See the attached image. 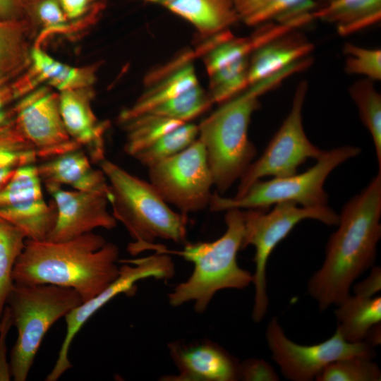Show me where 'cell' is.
Wrapping results in <instances>:
<instances>
[{"mask_svg":"<svg viewBox=\"0 0 381 381\" xmlns=\"http://www.w3.org/2000/svg\"><path fill=\"white\" fill-rule=\"evenodd\" d=\"M98 164L109 183L112 214L133 240L128 246L131 254L144 251L157 239L186 241L187 214L170 208L150 182L106 158Z\"/></svg>","mask_w":381,"mask_h":381,"instance_id":"5b68a950","label":"cell"},{"mask_svg":"<svg viewBox=\"0 0 381 381\" xmlns=\"http://www.w3.org/2000/svg\"><path fill=\"white\" fill-rule=\"evenodd\" d=\"M373 358L353 356L327 365L317 376V381H380L381 371Z\"/></svg>","mask_w":381,"mask_h":381,"instance_id":"836d02e7","label":"cell"},{"mask_svg":"<svg viewBox=\"0 0 381 381\" xmlns=\"http://www.w3.org/2000/svg\"><path fill=\"white\" fill-rule=\"evenodd\" d=\"M381 170L339 214L337 230L328 240L321 267L310 278L308 291L320 311L338 305L351 284L373 266L381 237Z\"/></svg>","mask_w":381,"mask_h":381,"instance_id":"6da1fadb","label":"cell"},{"mask_svg":"<svg viewBox=\"0 0 381 381\" xmlns=\"http://www.w3.org/2000/svg\"><path fill=\"white\" fill-rule=\"evenodd\" d=\"M238 18L248 26L268 23L292 25L298 29L314 20L315 0H233Z\"/></svg>","mask_w":381,"mask_h":381,"instance_id":"44dd1931","label":"cell"},{"mask_svg":"<svg viewBox=\"0 0 381 381\" xmlns=\"http://www.w3.org/2000/svg\"><path fill=\"white\" fill-rule=\"evenodd\" d=\"M308 83L301 81L296 88L291 110L272 137L262 155L251 162L239 179L237 193L241 196L256 181L263 177H283L296 174L308 159H319L325 152L313 145L303 126L302 109Z\"/></svg>","mask_w":381,"mask_h":381,"instance_id":"9c48e42d","label":"cell"},{"mask_svg":"<svg viewBox=\"0 0 381 381\" xmlns=\"http://www.w3.org/2000/svg\"><path fill=\"white\" fill-rule=\"evenodd\" d=\"M83 303L73 289L52 284H13L6 306L18 333L9 363L15 381L27 380L49 328Z\"/></svg>","mask_w":381,"mask_h":381,"instance_id":"8992f818","label":"cell"},{"mask_svg":"<svg viewBox=\"0 0 381 381\" xmlns=\"http://www.w3.org/2000/svg\"><path fill=\"white\" fill-rule=\"evenodd\" d=\"M226 229L218 239L211 242L188 243L181 250H171L153 243L147 250L175 254L193 262L189 278L179 284L168 294L169 303L179 306L192 301L198 313L204 312L215 294L222 289H243L253 282V274L242 269L237 262L244 234L243 211H225Z\"/></svg>","mask_w":381,"mask_h":381,"instance_id":"277c9868","label":"cell"},{"mask_svg":"<svg viewBox=\"0 0 381 381\" xmlns=\"http://www.w3.org/2000/svg\"><path fill=\"white\" fill-rule=\"evenodd\" d=\"M30 25L25 18L0 20V69L10 78L30 65L27 37Z\"/></svg>","mask_w":381,"mask_h":381,"instance_id":"484cf974","label":"cell"},{"mask_svg":"<svg viewBox=\"0 0 381 381\" xmlns=\"http://www.w3.org/2000/svg\"><path fill=\"white\" fill-rule=\"evenodd\" d=\"M33 146L18 131L13 120L0 128V174L12 177L19 167L35 164Z\"/></svg>","mask_w":381,"mask_h":381,"instance_id":"f546056e","label":"cell"},{"mask_svg":"<svg viewBox=\"0 0 381 381\" xmlns=\"http://www.w3.org/2000/svg\"><path fill=\"white\" fill-rule=\"evenodd\" d=\"M179 374L167 380L234 381L238 380V363L219 346L206 341L169 344Z\"/></svg>","mask_w":381,"mask_h":381,"instance_id":"e0dca14e","label":"cell"},{"mask_svg":"<svg viewBox=\"0 0 381 381\" xmlns=\"http://www.w3.org/2000/svg\"><path fill=\"white\" fill-rule=\"evenodd\" d=\"M43 30L36 39L34 45L40 46L49 35L67 31L68 18L64 12L59 0H41L30 8Z\"/></svg>","mask_w":381,"mask_h":381,"instance_id":"d590c367","label":"cell"},{"mask_svg":"<svg viewBox=\"0 0 381 381\" xmlns=\"http://www.w3.org/2000/svg\"><path fill=\"white\" fill-rule=\"evenodd\" d=\"M246 381H277L279 376L267 361L250 358L238 363V379Z\"/></svg>","mask_w":381,"mask_h":381,"instance_id":"74e56055","label":"cell"},{"mask_svg":"<svg viewBox=\"0 0 381 381\" xmlns=\"http://www.w3.org/2000/svg\"><path fill=\"white\" fill-rule=\"evenodd\" d=\"M199 84L193 66L188 63L171 71L149 87L131 107L118 116L120 123L136 116L148 112L157 105L174 98Z\"/></svg>","mask_w":381,"mask_h":381,"instance_id":"cb8c5ba5","label":"cell"},{"mask_svg":"<svg viewBox=\"0 0 381 381\" xmlns=\"http://www.w3.org/2000/svg\"><path fill=\"white\" fill-rule=\"evenodd\" d=\"M344 71L349 74L365 76L373 81L381 79V50L367 49L351 43L343 47Z\"/></svg>","mask_w":381,"mask_h":381,"instance_id":"e575fe53","label":"cell"},{"mask_svg":"<svg viewBox=\"0 0 381 381\" xmlns=\"http://www.w3.org/2000/svg\"><path fill=\"white\" fill-rule=\"evenodd\" d=\"M11 78L0 69V112L6 110L5 108L12 100L15 99Z\"/></svg>","mask_w":381,"mask_h":381,"instance_id":"7bdbcfd3","label":"cell"},{"mask_svg":"<svg viewBox=\"0 0 381 381\" xmlns=\"http://www.w3.org/2000/svg\"><path fill=\"white\" fill-rule=\"evenodd\" d=\"M293 201L275 204L269 212L260 209L243 212L244 234L241 249L253 246L255 265L252 283L255 287L252 318L256 322L265 315L269 299L267 292V264L268 258L278 243L286 238L300 222L311 219L328 226H337L339 215L327 205L298 207Z\"/></svg>","mask_w":381,"mask_h":381,"instance_id":"ba28073f","label":"cell"},{"mask_svg":"<svg viewBox=\"0 0 381 381\" xmlns=\"http://www.w3.org/2000/svg\"><path fill=\"white\" fill-rule=\"evenodd\" d=\"M97 66L73 67L64 64L61 70L48 84L59 92L92 87Z\"/></svg>","mask_w":381,"mask_h":381,"instance_id":"8d00e7d4","label":"cell"},{"mask_svg":"<svg viewBox=\"0 0 381 381\" xmlns=\"http://www.w3.org/2000/svg\"><path fill=\"white\" fill-rule=\"evenodd\" d=\"M298 29L289 24L268 23L246 37L234 35L219 42L204 54L203 61L208 74L239 59L250 58L254 51L289 32Z\"/></svg>","mask_w":381,"mask_h":381,"instance_id":"7402d4cb","label":"cell"},{"mask_svg":"<svg viewBox=\"0 0 381 381\" xmlns=\"http://www.w3.org/2000/svg\"><path fill=\"white\" fill-rule=\"evenodd\" d=\"M92 87L68 90L59 93V107L69 136L84 147L92 163L105 159L104 134L109 123L95 116L91 101Z\"/></svg>","mask_w":381,"mask_h":381,"instance_id":"2e32d148","label":"cell"},{"mask_svg":"<svg viewBox=\"0 0 381 381\" xmlns=\"http://www.w3.org/2000/svg\"><path fill=\"white\" fill-rule=\"evenodd\" d=\"M55 202V225L47 238L52 242L68 241L96 228L112 229L117 221L108 210L109 198L100 193L66 190L61 186L44 184Z\"/></svg>","mask_w":381,"mask_h":381,"instance_id":"9a60e30c","label":"cell"},{"mask_svg":"<svg viewBox=\"0 0 381 381\" xmlns=\"http://www.w3.org/2000/svg\"><path fill=\"white\" fill-rule=\"evenodd\" d=\"M13 123L33 146L37 158L48 159L82 148L68 134L61 117L59 94L46 87L19 98L11 109Z\"/></svg>","mask_w":381,"mask_h":381,"instance_id":"4fadbf2b","label":"cell"},{"mask_svg":"<svg viewBox=\"0 0 381 381\" xmlns=\"http://www.w3.org/2000/svg\"><path fill=\"white\" fill-rule=\"evenodd\" d=\"M249 59L237 60L208 74L207 93L213 104H222L248 87Z\"/></svg>","mask_w":381,"mask_h":381,"instance_id":"1f68e13d","label":"cell"},{"mask_svg":"<svg viewBox=\"0 0 381 381\" xmlns=\"http://www.w3.org/2000/svg\"><path fill=\"white\" fill-rule=\"evenodd\" d=\"M314 19L333 24L341 36L356 33L377 23L381 0H330L313 13Z\"/></svg>","mask_w":381,"mask_h":381,"instance_id":"603a6c76","label":"cell"},{"mask_svg":"<svg viewBox=\"0 0 381 381\" xmlns=\"http://www.w3.org/2000/svg\"><path fill=\"white\" fill-rule=\"evenodd\" d=\"M296 62L279 73L248 85L243 91L220 104L198 126V139L205 147L213 185L224 194L241 178L256 155L248 138L253 113L260 107L259 98L290 75L303 71Z\"/></svg>","mask_w":381,"mask_h":381,"instance_id":"3957f363","label":"cell"},{"mask_svg":"<svg viewBox=\"0 0 381 381\" xmlns=\"http://www.w3.org/2000/svg\"><path fill=\"white\" fill-rule=\"evenodd\" d=\"M349 94L358 107L363 123L371 135L381 170V96L374 81L366 78L354 82L349 87Z\"/></svg>","mask_w":381,"mask_h":381,"instance_id":"83f0119b","label":"cell"},{"mask_svg":"<svg viewBox=\"0 0 381 381\" xmlns=\"http://www.w3.org/2000/svg\"><path fill=\"white\" fill-rule=\"evenodd\" d=\"M265 337L272 359L282 375L292 381L313 380L327 365L339 359L375 356L374 347L365 341H347L338 329L321 343L310 346L298 344L286 336L276 317L269 322Z\"/></svg>","mask_w":381,"mask_h":381,"instance_id":"8fae6325","label":"cell"},{"mask_svg":"<svg viewBox=\"0 0 381 381\" xmlns=\"http://www.w3.org/2000/svg\"><path fill=\"white\" fill-rule=\"evenodd\" d=\"M25 11L20 0H0V20L23 18Z\"/></svg>","mask_w":381,"mask_h":381,"instance_id":"b9f144b4","label":"cell"},{"mask_svg":"<svg viewBox=\"0 0 381 381\" xmlns=\"http://www.w3.org/2000/svg\"><path fill=\"white\" fill-rule=\"evenodd\" d=\"M54 201L44 198L35 164L19 167L0 190V217L21 229L26 238L46 241L56 220Z\"/></svg>","mask_w":381,"mask_h":381,"instance_id":"5bb4252c","label":"cell"},{"mask_svg":"<svg viewBox=\"0 0 381 381\" xmlns=\"http://www.w3.org/2000/svg\"><path fill=\"white\" fill-rule=\"evenodd\" d=\"M198 125L184 123L163 135L133 158L148 168L184 150L198 139Z\"/></svg>","mask_w":381,"mask_h":381,"instance_id":"4dcf8cb0","label":"cell"},{"mask_svg":"<svg viewBox=\"0 0 381 381\" xmlns=\"http://www.w3.org/2000/svg\"><path fill=\"white\" fill-rule=\"evenodd\" d=\"M161 6L191 23L203 37L227 30L238 21L233 0H140Z\"/></svg>","mask_w":381,"mask_h":381,"instance_id":"ffe728a7","label":"cell"},{"mask_svg":"<svg viewBox=\"0 0 381 381\" xmlns=\"http://www.w3.org/2000/svg\"><path fill=\"white\" fill-rule=\"evenodd\" d=\"M212 104L208 93L198 84L146 113L187 123L205 112Z\"/></svg>","mask_w":381,"mask_h":381,"instance_id":"d6a6232c","label":"cell"},{"mask_svg":"<svg viewBox=\"0 0 381 381\" xmlns=\"http://www.w3.org/2000/svg\"><path fill=\"white\" fill-rule=\"evenodd\" d=\"M12 325L8 308L6 306L0 318V380H9L11 375L10 365L6 361L5 339Z\"/></svg>","mask_w":381,"mask_h":381,"instance_id":"f35d334b","label":"cell"},{"mask_svg":"<svg viewBox=\"0 0 381 381\" xmlns=\"http://www.w3.org/2000/svg\"><path fill=\"white\" fill-rule=\"evenodd\" d=\"M381 289V270L374 267L368 277L358 283L353 288L354 295L361 297H373Z\"/></svg>","mask_w":381,"mask_h":381,"instance_id":"ab89813d","label":"cell"},{"mask_svg":"<svg viewBox=\"0 0 381 381\" xmlns=\"http://www.w3.org/2000/svg\"><path fill=\"white\" fill-rule=\"evenodd\" d=\"M150 183L181 213L209 206L213 180L205 147L198 139L181 152L148 167Z\"/></svg>","mask_w":381,"mask_h":381,"instance_id":"30bf717a","label":"cell"},{"mask_svg":"<svg viewBox=\"0 0 381 381\" xmlns=\"http://www.w3.org/2000/svg\"><path fill=\"white\" fill-rule=\"evenodd\" d=\"M118 277L99 294L83 302L66 316V331L56 363L47 376V381L57 380L72 367L68 358L71 344L84 324L99 309L120 294H134L137 282L147 279H168L174 275V265L167 253L153 255L131 260H119Z\"/></svg>","mask_w":381,"mask_h":381,"instance_id":"7c38bea8","label":"cell"},{"mask_svg":"<svg viewBox=\"0 0 381 381\" xmlns=\"http://www.w3.org/2000/svg\"><path fill=\"white\" fill-rule=\"evenodd\" d=\"M380 322L375 325L368 332L364 341L375 347L380 344Z\"/></svg>","mask_w":381,"mask_h":381,"instance_id":"ee69618b","label":"cell"},{"mask_svg":"<svg viewBox=\"0 0 381 381\" xmlns=\"http://www.w3.org/2000/svg\"><path fill=\"white\" fill-rule=\"evenodd\" d=\"M334 314L337 327L345 340L364 341L369 330L381 320V297H361L350 294L338 305Z\"/></svg>","mask_w":381,"mask_h":381,"instance_id":"d4e9b609","label":"cell"},{"mask_svg":"<svg viewBox=\"0 0 381 381\" xmlns=\"http://www.w3.org/2000/svg\"><path fill=\"white\" fill-rule=\"evenodd\" d=\"M25 240L26 236L21 229L0 217V318L14 284L13 268Z\"/></svg>","mask_w":381,"mask_h":381,"instance_id":"f1b7e54d","label":"cell"},{"mask_svg":"<svg viewBox=\"0 0 381 381\" xmlns=\"http://www.w3.org/2000/svg\"><path fill=\"white\" fill-rule=\"evenodd\" d=\"M25 10L27 11L30 8L41 0H20Z\"/></svg>","mask_w":381,"mask_h":381,"instance_id":"f6af8a7d","label":"cell"},{"mask_svg":"<svg viewBox=\"0 0 381 381\" xmlns=\"http://www.w3.org/2000/svg\"><path fill=\"white\" fill-rule=\"evenodd\" d=\"M119 256L116 245L92 231L61 242L26 238L13 279L17 284L73 289L85 302L118 277Z\"/></svg>","mask_w":381,"mask_h":381,"instance_id":"7a4b0ae2","label":"cell"},{"mask_svg":"<svg viewBox=\"0 0 381 381\" xmlns=\"http://www.w3.org/2000/svg\"><path fill=\"white\" fill-rule=\"evenodd\" d=\"M359 147L346 145L328 151L317 163L301 174L258 180L240 197L226 198L217 191L212 194L209 207L212 212L231 209L267 210L272 205L293 201L306 207L327 205L328 195L323 186L329 174L339 165L361 153Z\"/></svg>","mask_w":381,"mask_h":381,"instance_id":"52a82bcc","label":"cell"},{"mask_svg":"<svg viewBox=\"0 0 381 381\" xmlns=\"http://www.w3.org/2000/svg\"><path fill=\"white\" fill-rule=\"evenodd\" d=\"M95 0H59L68 20H77L83 16Z\"/></svg>","mask_w":381,"mask_h":381,"instance_id":"60d3db41","label":"cell"},{"mask_svg":"<svg viewBox=\"0 0 381 381\" xmlns=\"http://www.w3.org/2000/svg\"><path fill=\"white\" fill-rule=\"evenodd\" d=\"M313 49L314 45L297 30L270 41L254 51L250 56L249 85L310 56Z\"/></svg>","mask_w":381,"mask_h":381,"instance_id":"d6986e66","label":"cell"},{"mask_svg":"<svg viewBox=\"0 0 381 381\" xmlns=\"http://www.w3.org/2000/svg\"><path fill=\"white\" fill-rule=\"evenodd\" d=\"M81 148L59 155L37 166L44 184L68 185L76 190L105 194L111 199L107 179L101 169L92 167Z\"/></svg>","mask_w":381,"mask_h":381,"instance_id":"ac0fdd59","label":"cell"},{"mask_svg":"<svg viewBox=\"0 0 381 381\" xmlns=\"http://www.w3.org/2000/svg\"><path fill=\"white\" fill-rule=\"evenodd\" d=\"M184 122L165 116L145 113L119 123L126 133L124 151L134 157L163 135Z\"/></svg>","mask_w":381,"mask_h":381,"instance_id":"4316f807","label":"cell"}]
</instances>
